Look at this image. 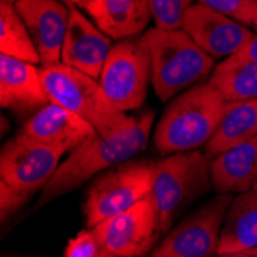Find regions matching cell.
<instances>
[{
  "mask_svg": "<svg viewBox=\"0 0 257 257\" xmlns=\"http://www.w3.org/2000/svg\"><path fill=\"white\" fill-rule=\"evenodd\" d=\"M0 2H8V4H17L19 0H0Z\"/></svg>",
  "mask_w": 257,
  "mask_h": 257,
  "instance_id": "obj_30",
  "label": "cell"
},
{
  "mask_svg": "<svg viewBox=\"0 0 257 257\" xmlns=\"http://www.w3.org/2000/svg\"><path fill=\"white\" fill-rule=\"evenodd\" d=\"M40 76L50 102L74 112L100 136L119 130L131 120L126 112L111 103L94 77L62 62L42 65Z\"/></svg>",
  "mask_w": 257,
  "mask_h": 257,
  "instance_id": "obj_4",
  "label": "cell"
},
{
  "mask_svg": "<svg viewBox=\"0 0 257 257\" xmlns=\"http://www.w3.org/2000/svg\"><path fill=\"white\" fill-rule=\"evenodd\" d=\"M226 102L208 82H200L171 100L154 130L160 154L194 151L217 130Z\"/></svg>",
  "mask_w": 257,
  "mask_h": 257,
  "instance_id": "obj_2",
  "label": "cell"
},
{
  "mask_svg": "<svg viewBox=\"0 0 257 257\" xmlns=\"http://www.w3.org/2000/svg\"><path fill=\"white\" fill-rule=\"evenodd\" d=\"M0 103L2 108L31 111L50 103L40 68L8 54H0Z\"/></svg>",
  "mask_w": 257,
  "mask_h": 257,
  "instance_id": "obj_15",
  "label": "cell"
},
{
  "mask_svg": "<svg viewBox=\"0 0 257 257\" xmlns=\"http://www.w3.org/2000/svg\"><path fill=\"white\" fill-rule=\"evenodd\" d=\"M14 5L33 37L42 65L62 62L69 7L60 0H19Z\"/></svg>",
  "mask_w": 257,
  "mask_h": 257,
  "instance_id": "obj_13",
  "label": "cell"
},
{
  "mask_svg": "<svg viewBox=\"0 0 257 257\" xmlns=\"http://www.w3.org/2000/svg\"><path fill=\"white\" fill-rule=\"evenodd\" d=\"M252 190H257V182L254 183V186H252Z\"/></svg>",
  "mask_w": 257,
  "mask_h": 257,
  "instance_id": "obj_32",
  "label": "cell"
},
{
  "mask_svg": "<svg viewBox=\"0 0 257 257\" xmlns=\"http://www.w3.org/2000/svg\"><path fill=\"white\" fill-rule=\"evenodd\" d=\"M193 0H150L151 20L160 30H182L185 14Z\"/></svg>",
  "mask_w": 257,
  "mask_h": 257,
  "instance_id": "obj_22",
  "label": "cell"
},
{
  "mask_svg": "<svg viewBox=\"0 0 257 257\" xmlns=\"http://www.w3.org/2000/svg\"><path fill=\"white\" fill-rule=\"evenodd\" d=\"M60 2H63L66 7H77V8H86L91 2H92V0H60Z\"/></svg>",
  "mask_w": 257,
  "mask_h": 257,
  "instance_id": "obj_27",
  "label": "cell"
},
{
  "mask_svg": "<svg viewBox=\"0 0 257 257\" xmlns=\"http://www.w3.org/2000/svg\"><path fill=\"white\" fill-rule=\"evenodd\" d=\"M27 199H28V196L10 188L7 183L0 182V202H2V216L4 217L8 213L14 211L16 208L22 206L27 202Z\"/></svg>",
  "mask_w": 257,
  "mask_h": 257,
  "instance_id": "obj_25",
  "label": "cell"
},
{
  "mask_svg": "<svg viewBox=\"0 0 257 257\" xmlns=\"http://www.w3.org/2000/svg\"><path fill=\"white\" fill-rule=\"evenodd\" d=\"M240 57L248 59V60H254L257 62V33L254 34V37L249 40V43L245 46V48L239 53Z\"/></svg>",
  "mask_w": 257,
  "mask_h": 257,
  "instance_id": "obj_26",
  "label": "cell"
},
{
  "mask_svg": "<svg viewBox=\"0 0 257 257\" xmlns=\"http://www.w3.org/2000/svg\"><path fill=\"white\" fill-rule=\"evenodd\" d=\"M0 53L36 65L42 62L25 22L8 2H0Z\"/></svg>",
  "mask_w": 257,
  "mask_h": 257,
  "instance_id": "obj_21",
  "label": "cell"
},
{
  "mask_svg": "<svg viewBox=\"0 0 257 257\" xmlns=\"http://www.w3.org/2000/svg\"><path fill=\"white\" fill-rule=\"evenodd\" d=\"M211 183L219 194L245 193L257 182V134L211 159Z\"/></svg>",
  "mask_w": 257,
  "mask_h": 257,
  "instance_id": "obj_16",
  "label": "cell"
},
{
  "mask_svg": "<svg viewBox=\"0 0 257 257\" xmlns=\"http://www.w3.org/2000/svg\"><path fill=\"white\" fill-rule=\"evenodd\" d=\"M154 126V112L148 111L139 119H133L122 128L106 136L96 134L73 150L43 186L39 206L79 188L86 180L105 170H111L131 160L144 151Z\"/></svg>",
  "mask_w": 257,
  "mask_h": 257,
  "instance_id": "obj_1",
  "label": "cell"
},
{
  "mask_svg": "<svg viewBox=\"0 0 257 257\" xmlns=\"http://www.w3.org/2000/svg\"><path fill=\"white\" fill-rule=\"evenodd\" d=\"M209 180L208 157L197 150L170 154L157 162L151 196L160 232L170 229L179 211L191 199L208 190Z\"/></svg>",
  "mask_w": 257,
  "mask_h": 257,
  "instance_id": "obj_5",
  "label": "cell"
},
{
  "mask_svg": "<svg viewBox=\"0 0 257 257\" xmlns=\"http://www.w3.org/2000/svg\"><path fill=\"white\" fill-rule=\"evenodd\" d=\"M65 154L66 151L62 148L17 134L2 148L0 182L30 197L33 193L43 190L60 167Z\"/></svg>",
  "mask_w": 257,
  "mask_h": 257,
  "instance_id": "obj_8",
  "label": "cell"
},
{
  "mask_svg": "<svg viewBox=\"0 0 257 257\" xmlns=\"http://www.w3.org/2000/svg\"><path fill=\"white\" fill-rule=\"evenodd\" d=\"M257 248V190L237 194L220 231L217 254L251 252Z\"/></svg>",
  "mask_w": 257,
  "mask_h": 257,
  "instance_id": "obj_18",
  "label": "cell"
},
{
  "mask_svg": "<svg viewBox=\"0 0 257 257\" xmlns=\"http://www.w3.org/2000/svg\"><path fill=\"white\" fill-rule=\"evenodd\" d=\"M257 134V99L226 102L216 133L206 144V157L213 159L220 153L243 144Z\"/></svg>",
  "mask_w": 257,
  "mask_h": 257,
  "instance_id": "obj_19",
  "label": "cell"
},
{
  "mask_svg": "<svg viewBox=\"0 0 257 257\" xmlns=\"http://www.w3.org/2000/svg\"><path fill=\"white\" fill-rule=\"evenodd\" d=\"M197 4L225 14L246 27H254L257 13L255 0H197Z\"/></svg>",
  "mask_w": 257,
  "mask_h": 257,
  "instance_id": "obj_23",
  "label": "cell"
},
{
  "mask_svg": "<svg viewBox=\"0 0 257 257\" xmlns=\"http://www.w3.org/2000/svg\"><path fill=\"white\" fill-rule=\"evenodd\" d=\"M19 134L71 153L88 139L94 137L97 131L74 112L50 102L23 123Z\"/></svg>",
  "mask_w": 257,
  "mask_h": 257,
  "instance_id": "obj_14",
  "label": "cell"
},
{
  "mask_svg": "<svg viewBox=\"0 0 257 257\" xmlns=\"http://www.w3.org/2000/svg\"><path fill=\"white\" fill-rule=\"evenodd\" d=\"M112 45L111 37L88 19L80 8L69 7L62 63L99 80Z\"/></svg>",
  "mask_w": 257,
  "mask_h": 257,
  "instance_id": "obj_12",
  "label": "cell"
},
{
  "mask_svg": "<svg viewBox=\"0 0 257 257\" xmlns=\"http://www.w3.org/2000/svg\"><path fill=\"white\" fill-rule=\"evenodd\" d=\"M100 246L91 229L80 231L73 239H69L63 257H97L100 254Z\"/></svg>",
  "mask_w": 257,
  "mask_h": 257,
  "instance_id": "obj_24",
  "label": "cell"
},
{
  "mask_svg": "<svg viewBox=\"0 0 257 257\" xmlns=\"http://www.w3.org/2000/svg\"><path fill=\"white\" fill-rule=\"evenodd\" d=\"M97 257H119V255H114V254H109L106 251H100V254Z\"/></svg>",
  "mask_w": 257,
  "mask_h": 257,
  "instance_id": "obj_29",
  "label": "cell"
},
{
  "mask_svg": "<svg viewBox=\"0 0 257 257\" xmlns=\"http://www.w3.org/2000/svg\"><path fill=\"white\" fill-rule=\"evenodd\" d=\"M142 39L151 57V83L162 102L177 97L214 71V59L183 30L154 27Z\"/></svg>",
  "mask_w": 257,
  "mask_h": 257,
  "instance_id": "obj_3",
  "label": "cell"
},
{
  "mask_svg": "<svg viewBox=\"0 0 257 257\" xmlns=\"http://www.w3.org/2000/svg\"><path fill=\"white\" fill-rule=\"evenodd\" d=\"M216 257H254L248 252H239V254H217Z\"/></svg>",
  "mask_w": 257,
  "mask_h": 257,
  "instance_id": "obj_28",
  "label": "cell"
},
{
  "mask_svg": "<svg viewBox=\"0 0 257 257\" xmlns=\"http://www.w3.org/2000/svg\"><path fill=\"white\" fill-rule=\"evenodd\" d=\"M156 170L157 163L153 160H128L99 176L89 186L83 205L86 226L94 228L151 194Z\"/></svg>",
  "mask_w": 257,
  "mask_h": 257,
  "instance_id": "obj_6",
  "label": "cell"
},
{
  "mask_svg": "<svg viewBox=\"0 0 257 257\" xmlns=\"http://www.w3.org/2000/svg\"><path fill=\"white\" fill-rule=\"evenodd\" d=\"M232 202L219 194L183 219L153 251L151 257H209L217 252L222 225Z\"/></svg>",
  "mask_w": 257,
  "mask_h": 257,
  "instance_id": "obj_10",
  "label": "cell"
},
{
  "mask_svg": "<svg viewBox=\"0 0 257 257\" xmlns=\"http://www.w3.org/2000/svg\"><path fill=\"white\" fill-rule=\"evenodd\" d=\"M182 30L208 56L223 60L239 54L255 34L243 23L200 4L186 11Z\"/></svg>",
  "mask_w": 257,
  "mask_h": 257,
  "instance_id": "obj_11",
  "label": "cell"
},
{
  "mask_svg": "<svg viewBox=\"0 0 257 257\" xmlns=\"http://www.w3.org/2000/svg\"><path fill=\"white\" fill-rule=\"evenodd\" d=\"M85 11L114 40L137 37L151 20L150 0H92Z\"/></svg>",
  "mask_w": 257,
  "mask_h": 257,
  "instance_id": "obj_17",
  "label": "cell"
},
{
  "mask_svg": "<svg viewBox=\"0 0 257 257\" xmlns=\"http://www.w3.org/2000/svg\"><path fill=\"white\" fill-rule=\"evenodd\" d=\"M99 83L111 103L123 112L144 105L151 83V57L142 36L112 45Z\"/></svg>",
  "mask_w": 257,
  "mask_h": 257,
  "instance_id": "obj_7",
  "label": "cell"
},
{
  "mask_svg": "<svg viewBox=\"0 0 257 257\" xmlns=\"http://www.w3.org/2000/svg\"><path fill=\"white\" fill-rule=\"evenodd\" d=\"M255 4H257V0H255ZM254 28H257V13H255V20H254Z\"/></svg>",
  "mask_w": 257,
  "mask_h": 257,
  "instance_id": "obj_31",
  "label": "cell"
},
{
  "mask_svg": "<svg viewBox=\"0 0 257 257\" xmlns=\"http://www.w3.org/2000/svg\"><path fill=\"white\" fill-rule=\"evenodd\" d=\"M208 83L225 102L257 99V62L231 56L214 68Z\"/></svg>",
  "mask_w": 257,
  "mask_h": 257,
  "instance_id": "obj_20",
  "label": "cell"
},
{
  "mask_svg": "<svg viewBox=\"0 0 257 257\" xmlns=\"http://www.w3.org/2000/svg\"><path fill=\"white\" fill-rule=\"evenodd\" d=\"M102 251L119 257H142L159 236V220L153 196L137 202L91 228Z\"/></svg>",
  "mask_w": 257,
  "mask_h": 257,
  "instance_id": "obj_9",
  "label": "cell"
}]
</instances>
